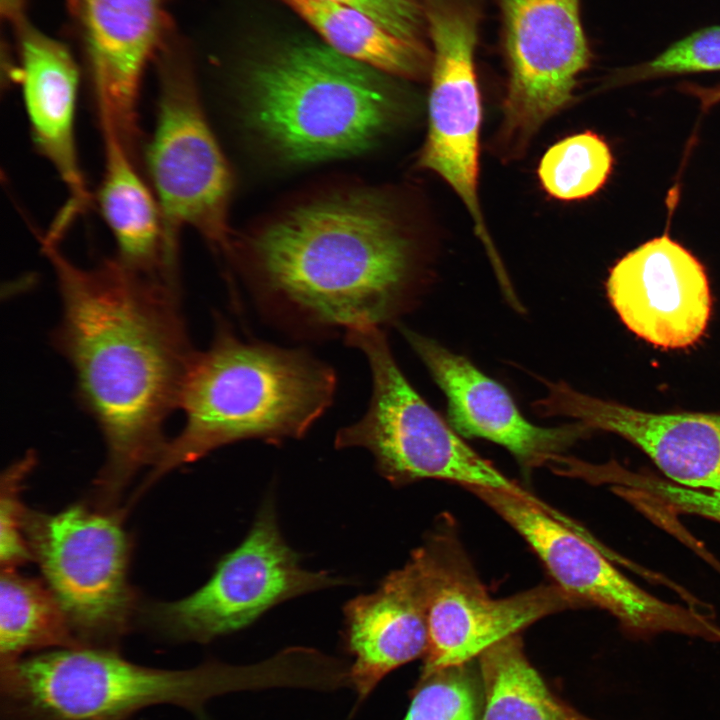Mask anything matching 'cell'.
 I'll return each instance as SVG.
<instances>
[{"instance_id":"obj_1","label":"cell","mask_w":720,"mask_h":720,"mask_svg":"<svg viewBox=\"0 0 720 720\" xmlns=\"http://www.w3.org/2000/svg\"><path fill=\"white\" fill-rule=\"evenodd\" d=\"M40 240L61 300L55 344L102 433L107 457L97 486L112 501L136 472L156 464L168 443L164 426L179 408L196 351L179 288L139 274L116 257L81 267L57 240Z\"/></svg>"},{"instance_id":"obj_2","label":"cell","mask_w":720,"mask_h":720,"mask_svg":"<svg viewBox=\"0 0 720 720\" xmlns=\"http://www.w3.org/2000/svg\"><path fill=\"white\" fill-rule=\"evenodd\" d=\"M399 224L376 191L332 194L258 232L247 248L250 269L265 299L309 323L380 326L410 305L416 288L413 248Z\"/></svg>"},{"instance_id":"obj_3","label":"cell","mask_w":720,"mask_h":720,"mask_svg":"<svg viewBox=\"0 0 720 720\" xmlns=\"http://www.w3.org/2000/svg\"><path fill=\"white\" fill-rule=\"evenodd\" d=\"M335 388L334 371L304 350L245 342L219 325L187 370L179 402L184 426L168 440L138 495L224 445L301 438L330 406Z\"/></svg>"},{"instance_id":"obj_4","label":"cell","mask_w":720,"mask_h":720,"mask_svg":"<svg viewBox=\"0 0 720 720\" xmlns=\"http://www.w3.org/2000/svg\"><path fill=\"white\" fill-rule=\"evenodd\" d=\"M246 119L293 163L368 149L391 128L399 102L378 70L329 46L303 43L256 64L245 79Z\"/></svg>"},{"instance_id":"obj_5","label":"cell","mask_w":720,"mask_h":720,"mask_svg":"<svg viewBox=\"0 0 720 720\" xmlns=\"http://www.w3.org/2000/svg\"><path fill=\"white\" fill-rule=\"evenodd\" d=\"M267 680L264 664L208 662L171 670L147 667L117 650L44 651L0 667L1 720H127L155 705L203 712L212 697Z\"/></svg>"},{"instance_id":"obj_6","label":"cell","mask_w":720,"mask_h":720,"mask_svg":"<svg viewBox=\"0 0 720 720\" xmlns=\"http://www.w3.org/2000/svg\"><path fill=\"white\" fill-rule=\"evenodd\" d=\"M346 343L366 356L373 380L364 416L340 429L337 448H364L395 486L422 479L510 493L556 515L557 509L511 480L476 453L418 394L399 369L380 326L346 330Z\"/></svg>"},{"instance_id":"obj_7","label":"cell","mask_w":720,"mask_h":720,"mask_svg":"<svg viewBox=\"0 0 720 720\" xmlns=\"http://www.w3.org/2000/svg\"><path fill=\"white\" fill-rule=\"evenodd\" d=\"M155 62L157 116L145 161L167 242L178 254L180 232L192 228L226 252L231 173L205 117L191 57L172 32Z\"/></svg>"},{"instance_id":"obj_8","label":"cell","mask_w":720,"mask_h":720,"mask_svg":"<svg viewBox=\"0 0 720 720\" xmlns=\"http://www.w3.org/2000/svg\"><path fill=\"white\" fill-rule=\"evenodd\" d=\"M24 530L80 647L116 650L135 608L119 518L80 504L56 514L27 510Z\"/></svg>"},{"instance_id":"obj_9","label":"cell","mask_w":720,"mask_h":720,"mask_svg":"<svg viewBox=\"0 0 720 720\" xmlns=\"http://www.w3.org/2000/svg\"><path fill=\"white\" fill-rule=\"evenodd\" d=\"M327 571H310L285 542L272 496H267L242 543L217 564L191 595L150 608L149 622L167 638L207 643L242 629L291 598L343 585Z\"/></svg>"},{"instance_id":"obj_10","label":"cell","mask_w":720,"mask_h":720,"mask_svg":"<svg viewBox=\"0 0 720 720\" xmlns=\"http://www.w3.org/2000/svg\"><path fill=\"white\" fill-rule=\"evenodd\" d=\"M448 528H438L411 554L427 604L429 640L421 679L469 663L543 617L581 606L556 584L493 598Z\"/></svg>"},{"instance_id":"obj_11","label":"cell","mask_w":720,"mask_h":720,"mask_svg":"<svg viewBox=\"0 0 720 720\" xmlns=\"http://www.w3.org/2000/svg\"><path fill=\"white\" fill-rule=\"evenodd\" d=\"M508 83L493 140L497 157L520 159L540 128L573 98L590 63L580 0H497Z\"/></svg>"},{"instance_id":"obj_12","label":"cell","mask_w":720,"mask_h":720,"mask_svg":"<svg viewBox=\"0 0 720 720\" xmlns=\"http://www.w3.org/2000/svg\"><path fill=\"white\" fill-rule=\"evenodd\" d=\"M433 42L428 132L418 167L440 176L469 212L492 263L500 258L478 196L481 97L474 52L481 18L475 0H423Z\"/></svg>"},{"instance_id":"obj_13","label":"cell","mask_w":720,"mask_h":720,"mask_svg":"<svg viewBox=\"0 0 720 720\" xmlns=\"http://www.w3.org/2000/svg\"><path fill=\"white\" fill-rule=\"evenodd\" d=\"M471 492L526 540L555 584L581 606L608 611L638 636L672 632L720 643V627L709 616L643 590L601 549L542 509L507 492L483 488Z\"/></svg>"},{"instance_id":"obj_14","label":"cell","mask_w":720,"mask_h":720,"mask_svg":"<svg viewBox=\"0 0 720 720\" xmlns=\"http://www.w3.org/2000/svg\"><path fill=\"white\" fill-rule=\"evenodd\" d=\"M168 0H67L95 96L100 125L138 154V99L144 72L171 25Z\"/></svg>"},{"instance_id":"obj_15","label":"cell","mask_w":720,"mask_h":720,"mask_svg":"<svg viewBox=\"0 0 720 720\" xmlns=\"http://www.w3.org/2000/svg\"><path fill=\"white\" fill-rule=\"evenodd\" d=\"M614 310L635 335L665 349L687 348L704 334L712 308L703 265L667 235L616 262L606 282Z\"/></svg>"},{"instance_id":"obj_16","label":"cell","mask_w":720,"mask_h":720,"mask_svg":"<svg viewBox=\"0 0 720 720\" xmlns=\"http://www.w3.org/2000/svg\"><path fill=\"white\" fill-rule=\"evenodd\" d=\"M545 384L546 396L534 403L537 413L621 436L673 483L720 490V412L654 413L581 393L564 382Z\"/></svg>"},{"instance_id":"obj_17","label":"cell","mask_w":720,"mask_h":720,"mask_svg":"<svg viewBox=\"0 0 720 720\" xmlns=\"http://www.w3.org/2000/svg\"><path fill=\"white\" fill-rule=\"evenodd\" d=\"M401 332L446 396L448 423L460 436L496 443L531 469L558 461L559 454L592 432L580 422L552 428L534 425L506 388L465 356L406 327Z\"/></svg>"},{"instance_id":"obj_18","label":"cell","mask_w":720,"mask_h":720,"mask_svg":"<svg viewBox=\"0 0 720 720\" xmlns=\"http://www.w3.org/2000/svg\"><path fill=\"white\" fill-rule=\"evenodd\" d=\"M21 85L31 137L56 170L71 199L62 211L69 218L90 202L76 147L75 115L79 74L69 49L26 20L17 28Z\"/></svg>"},{"instance_id":"obj_19","label":"cell","mask_w":720,"mask_h":720,"mask_svg":"<svg viewBox=\"0 0 720 720\" xmlns=\"http://www.w3.org/2000/svg\"><path fill=\"white\" fill-rule=\"evenodd\" d=\"M345 639L355 661L348 672L364 699L389 672L424 656L429 631L425 588L411 557L378 588L346 603Z\"/></svg>"},{"instance_id":"obj_20","label":"cell","mask_w":720,"mask_h":720,"mask_svg":"<svg viewBox=\"0 0 720 720\" xmlns=\"http://www.w3.org/2000/svg\"><path fill=\"white\" fill-rule=\"evenodd\" d=\"M101 129L104 173L97 202L117 246L115 257L137 273L179 287L178 255L167 242L157 198L119 137Z\"/></svg>"},{"instance_id":"obj_21","label":"cell","mask_w":720,"mask_h":720,"mask_svg":"<svg viewBox=\"0 0 720 720\" xmlns=\"http://www.w3.org/2000/svg\"><path fill=\"white\" fill-rule=\"evenodd\" d=\"M338 53L380 72L420 79L430 60L421 41L399 37L365 13L330 0H281Z\"/></svg>"},{"instance_id":"obj_22","label":"cell","mask_w":720,"mask_h":720,"mask_svg":"<svg viewBox=\"0 0 720 720\" xmlns=\"http://www.w3.org/2000/svg\"><path fill=\"white\" fill-rule=\"evenodd\" d=\"M80 647L47 584L12 568L0 575V667L41 649Z\"/></svg>"},{"instance_id":"obj_23","label":"cell","mask_w":720,"mask_h":720,"mask_svg":"<svg viewBox=\"0 0 720 720\" xmlns=\"http://www.w3.org/2000/svg\"><path fill=\"white\" fill-rule=\"evenodd\" d=\"M483 688L481 720H563L556 698L528 661L519 634L479 657Z\"/></svg>"},{"instance_id":"obj_24","label":"cell","mask_w":720,"mask_h":720,"mask_svg":"<svg viewBox=\"0 0 720 720\" xmlns=\"http://www.w3.org/2000/svg\"><path fill=\"white\" fill-rule=\"evenodd\" d=\"M613 156L593 131L567 136L550 146L537 169L542 189L551 198L572 202L591 197L607 182Z\"/></svg>"},{"instance_id":"obj_25","label":"cell","mask_w":720,"mask_h":720,"mask_svg":"<svg viewBox=\"0 0 720 720\" xmlns=\"http://www.w3.org/2000/svg\"><path fill=\"white\" fill-rule=\"evenodd\" d=\"M467 664L421 679L404 720H481L483 705Z\"/></svg>"},{"instance_id":"obj_26","label":"cell","mask_w":720,"mask_h":720,"mask_svg":"<svg viewBox=\"0 0 720 720\" xmlns=\"http://www.w3.org/2000/svg\"><path fill=\"white\" fill-rule=\"evenodd\" d=\"M720 71V26L697 30L646 63L627 70L622 80Z\"/></svg>"},{"instance_id":"obj_27","label":"cell","mask_w":720,"mask_h":720,"mask_svg":"<svg viewBox=\"0 0 720 720\" xmlns=\"http://www.w3.org/2000/svg\"><path fill=\"white\" fill-rule=\"evenodd\" d=\"M36 464L32 451L10 465L1 476L0 484V562L1 568L15 569L33 558L24 521L27 510L20 492L27 476Z\"/></svg>"},{"instance_id":"obj_28","label":"cell","mask_w":720,"mask_h":720,"mask_svg":"<svg viewBox=\"0 0 720 720\" xmlns=\"http://www.w3.org/2000/svg\"><path fill=\"white\" fill-rule=\"evenodd\" d=\"M625 485L643 509L664 508L697 515L720 523V490L684 487L651 474L630 471Z\"/></svg>"},{"instance_id":"obj_29","label":"cell","mask_w":720,"mask_h":720,"mask_svg":"<svg viewBox=\"0 0 720 720\" xmlns=\"http://www.w3.org/2000/svg\"><path fill=\"white\" fill-rule=\"evenodd\" d=\"M351 6L391 33L414 41L420 35L425 21L422 6L407 0H330Z\"/></svg>"},{"instance_id":"obj_30","label":"cell","mask_w":720,"mask_h":720,"mask_svg":"<svg viewBox=\"0 0 720 720\" xmlns=\"http://www.w3.org/2000/svg\"><path fill=\"white\" fill-rule=\"evenodd\" d=\"M0 12L2 19L17 28L25 21L24 0H0Z\"/></svg>"},{"instance_id":"obj_31","label":"cell","mask_w":720,"mask_h":720,"mask_svg":"<svg viewBox=\"0 0 720 720\" xmlns=\"http://www.w3.org/2000/svg\"><path fill=\"white\" fill-rule=\"evenodd\" d=\"M557 709L563 720H593L556 699Z\"/></svg>"},{"instance_id":"obj_32","label":"cell","mask_w":720,"mask_h":720,"mask_svg":"<svg viewBox=\"0 0 720 720\" xmlns=\"http://www.w3.org/2000/svg\"><path fill=\"white\" fill-rule=\"evenodd\" d=\"M197 718H198V720H208V719L206 718V716L204 715V713L201 714V715H199Z\"/></svg>"}]
</instances>
